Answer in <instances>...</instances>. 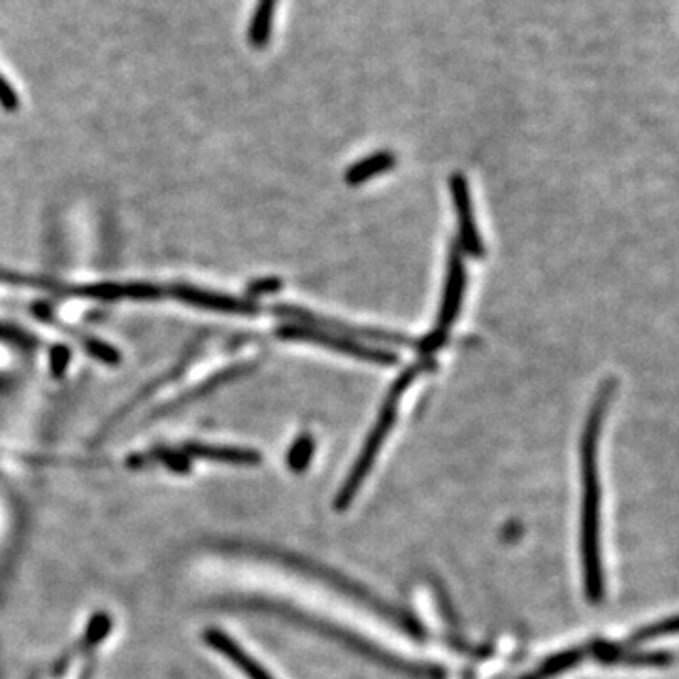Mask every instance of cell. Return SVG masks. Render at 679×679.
Wrapping results in <instances>:
<instances>
[{
	"label": "cell",
	"instance_id": "5b68a950",
	"mask_svg": "<svg viewBox=\"0 0 679 679\" xmlns=\"http://www.w3.org/2000/svg\"><path fill=\"white\" fill-rule=\"evenodd\" d=\"M278 336L283 340H299V342L319 344V346L346 353V355L357 357V359H366L374 365L393 366L400 361L397 353H393L389 349L370 348V346L355 342L353 338H348V336L319 331V329H312V327H306V325H285V327L278 329Z\"/></svg>",
	"mask_w": 679,
	"mask_h": 679
},
{
	"label": "cell",
	"instance_id": "9c48e42d",
	"mask_svg": "<svg viewBox=\"0 0 679 679\" xmlns=\"http://www.w3.org/2000/svg\"><path fill=\"white\" fill-rule=\"evenodd\" d=\"M206 638H208V642H210L212 646L216 647L217 651H221L223 655H227L232 663H236V666H238L240 670H244L249 678L272 679L266 674L265 668H263L261 664L255 663L244 649H240V647L236 646V644H234L232 640H229L227 636H223L221 632H216V630H214V632H208Z\"/></svg>",
	"mask_w": 679,
	"mask_h": 679
},
{
	"label": "cell",
	"instance_id": "7c38bea8",
	"mask_svg": "<svg viewBox=\"0 0 679 679\" xmlns=\"http://www.w3.org/2000/svg\"><path fill=\"white\" fill-rule=\"evenodd\" d=\"M195 453L202 457H210L217 461H229V463H259L261 457L255 451H244V449L229 448H193Z\"/></svg>",
	"mask_w": 679,
	"mask_h": 679
},
{
	"label": "cell",
	"instance_id": "30bf717a",
	"mask_svg": "<svg viewBox=\"0 0 679 679\" xmlns=\"http://www.w3.org/2000/svg\"><path fill=\"white\" fill-rule=\"evenodd\" d=\"M395 163H397V157L393 153H389V151L372 153L370 157L357 161L355 165L349 168L348 172H346V182L349 185H361V183L368 182L370 178L387 172L389 168L395 166Z\"/></svg>",
	"mask_w": 679,
	"mask_h": 679
},
{
	"label": "cell",
	"instance_id": "3957f363",
	"mask_svg": "<svg viewBox=\"0 0 679 679\" xmlns=\"http://www.w3.org/2000/svg\"><path fill=\"white\" fill-rule=\"evenodd\" d=\"M464 285H466V272H464L463 251L459 246H451L448 259V276L444 287V299L442 308L436 321V327L429 336L423 340H417L415 349L419 357H432L438 349L442 348L448 340V332L455 323L461 304H463Z\"/></svg>",
	"mask_w": 679,
	"mask_h": 679
},
{
	"label": "cell",
	"instance_id": "7a4b0ae2",
	"mask_svg": "<svg viewBox=\"0 0 679 679\" xmlns=\"http://www.w3.org/2000/svg\"><path fill=\"white\" fill-rule=\"evenodd\" d=\"M436 368V363L431 357H419L415 361L414 365L408 366L400 376H398L397 381L391 385L387 397H385V402H383V408H381L380 417L374 425V429L368 434V440H366L365 448L361 451V455L357 457V461L353 464L351 472H349L348 478L344 481L342 489L338 491V497H336V510H346L349 504L353 502V498L357 495L359 487L363 485L372 464L376 461L378 453H380L381 446L387 438L389 431L393 429L395 425V419H397L398 412V400L402 397V393L414 383L415 378L421 374V372H427V370H434Z\"/></svg>",
	"mask_w": 679,
	"mask_h": 679
},
{
	"label": "cell",
	"instance_id": "8fae6325",
	"mask_svg": "<svg viewBox=\"0 0 679 679\" xmlns=\"http://www.w3.org/2000/svg\"><path fill=\"white\" fill-rule=\"evenodd\" d=\"M585 653L587 651H583V649H568L564 653L553 655L540 668H536L532 674L525 676L523 679H551L553 676H559V674H563L566 670L578 666L583 661Z\"/></svg>",
	"mask_w": 679,
	"mask_h": 679
},
{
	"label": "cell",
	"instance_id": "5bb4252c",
	"mask_svg": "<svg viewBox=\"0 0 679 679\" xmlns=\"http://www.w3.org/2000/svg\"><path fill=\"white\" fill-rule=\"evenodd\" d=\"M676 630H678V619H676V617H670V619H666V621H659V623H655V625H649V627L638 630L634 636H630L627 646L644 644L647 640L661 638V636H670V634H676Z\"/></svg>",
	"mask_w": 679,
	"mask_h": 679
},
{
	"label": "cell",
	"instance_id": "52a82bcc",
	"mask_svg": "<svg viewBox=\"0 0 679 679\" xmlns=\"http://www.w3.org/2000/svg\"><path fill=\"white\" fill-rule=\"evenodd\" d=\"M593 655L602 663L627 664V666H668L674 661V655L666 651H640V649L634 651L627 646H608V644L595 647Z\"/></svg>",
	"mask_w": 679,
	"mask_h": 679
},
{
	"label": "cell",
	"instance_id": "6da1fadb",
	"mask_svg": "<svg viewBox=\"0 0 679 679\" xmlns=\"http://www.w3.org/2000/svg\"><path fill=\"white\" fill-rule=\"evenodd\" d=\"M617 381L608 378L598 387L597 398L587 417L581 438V481H583V504H581V557L585 591L593 602L604 597V574L600 563V483H598L597 446L600 429L608 406L612 402Z\"/></svg>",
	"mask_w": 679,
	"mask_h": 679
},
{
	"label": "cell",
	"instance_id": "8992f818",
	"mask_svg": "<svg viewBox=\"0 0 679 679\" xmlns=\"http://www.w3.org/2000/svg\"><path fill=\"white\" fill-rule=\"evenodd\" d=\"M449 189H451V197H453L455 208H457L459 238H461L464 253H468L472 259H481L485 255V248H483L480 232L476 227V217H474V208H472V199H470V187H468V182H466L463 174H453L449 178Z\"/></svg>",
	"mask_w": 679,
	"mask_h": 679
},
{
	"label": "cell",
	"instance_id": "277c9868",
	"mask_svg": "<svg viewBox=\"0 0 679 679\" xmlns=\"http://www.w3.org/2000/svg\"><path fill=\"white\" fill-rule=\"evenodd\" d=\"M272 312L280 315V317L295 319V321H299V323L306 325V327L319 329V331L332 332V334H340V336H348V338H351V336H353V338H366V340L380 342V344H389V346H395V348H415V344H417V340L410 338V336H406V334H400V332L380 331V329H368V327H355V325H349V323L338 321V319H331V317H325V315L308 312V310L299 308V306L280 304V306H274Z\"/></svg>",
	"mask_w": 679,
	"mask_h": 679
},
{
	"label": "cell",
	"instance_id": "9a60e30c",
	"mask_svg": "<svg viewBox=\"0 0 679 679\" xmlns=\"http://www.w3.org/2000/svg\"><path fill=\"white\" fill-rule=\"evenodd\" d=\"M0 106L4 110H10V112H14V110H17V106H19L16 91L12 89L10 83L2 78V74H0Z\"/></svg>",
	"mask_w": 679,
	"mask_h": 679
},
{
	"label": "cell",
	"instance_id": "ba28073f",
	"mask_svg": "<svg viewBox=\"0 0 679 679\" xmlns=\"http://www.w3.org/2000/svg\"><path fill=\"white\" fill-rule=\"evenodd\" d=\"M278 0H257L255 12L249 23L248 40L253 50H265L272 36L274 14Z\"/></svg>",
	"mask_w": 679,
	"mask_h": 679
},
{
	"label": "cell",
	"instance_id": "4fadbf2b",
	"mask_svg": "<svg viewBox=\"0 0 679 679\" xmlns=\"http://www.w3.org/2000/svg\"><path fill=\"white\" fill-rule=\"evenodd\" d=\"M315 442L310 434H302L289 451L287 463L293 472H304L314 455Z\"/></svg>",
	"mask_w": 679,
	"mask_h": 679
}]
</instances>
